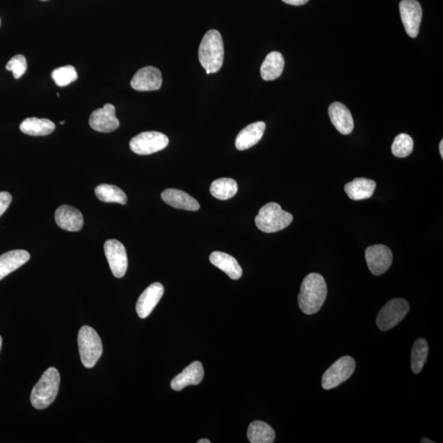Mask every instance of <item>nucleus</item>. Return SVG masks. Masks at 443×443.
Masks as SVG:
<instances>
[{
    "mask_svg": "<svg viewBox=\"0 0 443 443\" xmlns=\"http://www.w3.org/2000/svg\"><path fill=\"white\" fill-rule=\"evenodd\" d=\"M61 385V374L56 368L50 367L45 371L33 387L31 403L33 408L44 410L49 408L58 395Z\"/></svg>",
    "mask_w": 443,
    "mask_h": 443,
    "instance_id": "obj_3",
    "label": "nucleus"
},
{
    "mask_svg": "<svg viewBox=\"0 0 443 443\" xmlns=\"http://www.w3.org/2000/svg\"><path fill=\"white\" fill-rule=\"evenodd\" d=\"M27 68L26 59L22 54L13 56L6 65V70L13 73L15 79H19L24 74Z\"/></svg>",
    "mask_w": 443,
    "mask_h": 443,
    "instance_id": "obj_31",
    "label": "nucleus"
},
{
    "mask_svg": "<svg viewBox=\"0 0 443 443\" xmlns=\"http://www.w3.org/2000/svg\"><path fill=\"white\" fill-rule=\"evenodd\" d=\"M285 61L282 54L273 51L269 53L260 67V74L264 81H273L282 75Z\"/></svg>",
    "mask_w": 443,
    "mask_h": 443,
    "instance_id": "obj_23",
    "label": "nucleus"
},
{
    "mask_svg": "<svg viewBox=\"0 0 443 443\" xmlns=\"http://www.w3.org/2000/svg\"><path fill=\"white\" fill-rule=\"evenodd\" d=\"M41 1H47V0H41Z\"/></svg>",
    "mask_w": 443,
    "mask_h": 443,
    "instance_id": "obj_39",
    "label": "nucleus"
},
{
    "mask_svg": "<svg viewBox=\"0 0 443 443\" xmlns=\"http://www.w3.org/2000/svg\"><path fill=\"white\" fill-rule=\"evenodd\" d=\"M266 124L264 122H257L245 127L237 135L235 141L236 147L239 150H245L257 145L266 131Z\"/></svg>",
    "mask_w": 443,
    "mask_h": 443,
    "instance_id": "obj_18",
    "label": "nucleus"
},
{
    "mask_svg": "<svg viewBox=\"0 0 443 443\" xmlns=\"http://www.w3.org/2000/svg\"><path fill=\"white\" fill-rule=\"evenodd\" d=\"M204 376L202 364L200 362H194L172 379L171 387L176 392H180L187 386L198 385L202 382Z\"/></svg>",
    "mask_w": 443,
    "mask_h": 443,
    "instance_id": "obj_15",
    "label": "nucleus"
},
{
    "mask_svg": "<svg viewBox=\"0 0 443 443\" xmlns=\"http://www.w3.org/2000/svg\"><path fill=\"white\" fill-rule=\"evenodd\" d=\"M77 341L82 364L88 369L93 368L103 353L102 341L97 332L89 326L81 327Z\"/></svg>",
    "mask_w": 443,
    "mask_h": 443,
    "instance_id": "obj_5",
    "label": "nucleus"
},
{
    "mask_svg": "<svg viewBox=\"0 0 443 443\" xmlns=\"http://www.w3.org/2000/svg\"><path fill=\"white\" fill-rule=\"evenodd\" d=\"M428 355V345L426 339H419L415 341L411 351V369L414 373L422 371L427 362Z\"/></svg>",
    "mask_w": 443,
    "mask_h": 443,
    "instance_id": "obj_28",
    "label": "nucleus"
},
{
    "mask_svg": "<svg viewBox=\"0 0 443 443\" xmlns=\"http://www.w3.org/2000/svg\"><path fill=\"white\" fill-rule=\"evenodd\" d=\"M355 371V362L351 356H342L328 368L322 377L323 389L330 390L348 380Z\"/></svg>",
    "mask_w": 443,
    "mask_h": 443,
    "instance_id": "obj_7",
    "label": "nucleus"
},
{
    "mask_svg": "<svg viewBox=\"0 0 443 443\" xmlns=\"http://www.w3.org/2000/svg\"><path fill=\"white\" fill-rule=\"evenodd\" d=\"M422 443H435V442L432 441V440H428V438H422L421 441Z\"/></svg>",
    "mask_w": 443,
    "mask_h": 443,
    "instance_id": "obj_35",
    "label": "nucleus"
},
{
    "mask_svg": "<svg viewBox=\"0 0 443 443\" xmlns=\"http://www.w3.org/2000/svg\"><path fill=\"white\" fill-rule=\"evenodd\" d=\"M440 152L441 154V156L442 159H443V140H441L440 145Z\"/></svg>",
    "mask_w": 443,
    "mask_h": 443,
    "instance_id": "obj_34",
    "label": "nucleus"
},
{
    "mask_svg": "<svg viewBox=\"0 0 443 443\" xmlns=\"http://www.w3.org/2000/svg\"><path fill=\"white\" fill-rule=\"evenodd\" d=\"M12 199L13 198L10 193H6V191L0 193V217L3 216V213L6 211L9 205H10Z\"/></svg>",
    "mask_w": 443,
    "mask_h": 443,
    "instance_id": "obj_32",
    "label": "nucleus"
},
{
    "mask_svg": "<svg viewBox=\"0 0 443 443\" xmlns=\"http://www.w3.org/2000/svg\"><path fill=\"white\" fill-rule=\"evenodd\" d=\"M210 262L221 269L232 280H237L242 276V268L237 260L232 255L221 251H214L209 257Z\"/></svg>",
    "mask_w": 443,
    "mask_h": 443,
    "instance_id": "obj_21",
    "label": "nucleus"
},
{
    "mask_svg": "<svg viewBox=\"0 0 443 443\" xmlns=\"http://www.w3.org/2000/svg\"><path fill=\"white\" fill-rule=\"evenodd\" d=\"M163 292L164 289L161 283L154 282L141 293L136 305V313L140 318H147L152 314L163 298Z\"/></svg>",
    "mask_w": 443,
    "mask_h": 443,
    "instance_id": "obj_14",
    "label": "nucleus"
},
{
    "mask_svg": "<svg viewBox=\"0 0 443 443\" xmlns=\"http://www.w3.org/2000/svg\"><path fill=\"white\" fill-rule=\"evenodd\" d=\"M198 442V443H210V441L209 440H205V438H204V440H200Z\"/></svg>",
    "mask_w": 443,
    "mask_h": 443,
    "instance_id": "obj_36",
    "label": "nucleus"
},
{
    "mask_svg": "<svg viewBox=\"0 0 443 443\" xmlns=\"http://www.w3.org/2000/svg\"><path fill=\"white\" fill-rule=\"evenodd\" d=\"M3 340L1 336H0V351H1Z\"/></svg>",
    "mask_w": 443,
    "mask_h": 443,
    "instance_id": "obj_37",
    "label": "nucleus"
},
{
    "mask_svg": "<svg viewBox=\"0 0 443 443\" xmlns=\"http://www.w3.org/2000/svg\"><path fill=\"white\" fill-rule=\"evenodd\" d=\"M376 188V182L368 178L358 177L345 186L348 198L353 200L371 198Z\"/></svg>",
    "mask_w": 443,
    "mask_h": 443,
    "instance_id": "obj_22",
    "label": "nucleus"
},
{
    "mask_svg": "<svg viewBox=\"0 0 443 443\" xmlns=\"http://www.w3.org/2000/svg\"><path fill=\"white\" fill-rule=\"evenodd\" d=\"M248 437L251 443H272L275 440V432L267 423L255 420L249 426Z\"/></svg>",
    "mask_w": 443,
    "mask_h": 443,
    "instance_id": "obj_25",
    "label": "nucleus"
},
{
    "mask_svg": "<svg viewBox=\"0 0 443 443\" xmlns=\"http://www.w3.org/2000/svg\"><path fill=\"white\" fill-rule=\"evenodd\" d=\"M31 258L26 250H15L0 255V280L24 266Z\"/></svg>",
    "mask_w": 443,
    "mask_h": 443,
    "instance_id": "obj_20",
    "label": "nucleus"
},
{
    "mask_svg": "<svg viewBox=\"0 0 443 443\" xmlns=\"http://www.w3.org/2000/svg\"><path fill=\"white\" fill-rule=\"evenodd\" d=\"M410 305L408 300L403 298L392 299L379 312L376 322L379 330L388 331L403 321L408 314Z\"/></svg>",
    "mask_w": 443,
    "mask_h": 443,
    "instance_id": "obj_6",
    "label": "nucleus"
},
{
    "mask_svg": "<svg viewBox=\"0 0 443 443\" xmlns=\"http://www.w3.org/2000/svg\"><path fill=\"white\" fill-rule=\"evenodd\" d=\"M170 143L168 136L159 131H145L134 137L130 141L132 152L148 155L161 152Z\"/></svg>",
    "mask_w": 443,
    "mask_h": 443,
    "instance_id": "obj_8",
    "label": "nucleus"
},
{
    "mask_svg": "<svg viewBox=\"0 0 443 443\" xmlns=\"http://www.w3.org/2000/svg\"><path fill=\"white\" fill-rule=\"evenodd\" d=\"M89 124L95 131L108 134L120 127V121L116 117V109L111 104H106L90 114Z\"/></svg>",
    "mask_w": 443,
    "mask_h": 443,
    "instance_id": "obj_12",
    "label": "nucleus"
},
{
    "mask_svg": "<svg viewBox=\"0 0 443 443\" xmlns=\"http://www.w3.org/2000/svg\"><path fill=\"white\" fill-rule=\"evenodd\" d=\"M328 295L325 280L321 274H308L301 283L298 295L299 307L304 314L312 315L321 309Z\"/></svg>",
    "mask_w": 443,
    "mask_h": 443,
    "instance_id": "obj_1",
    "label": "nucleus"
},
{
    "mask_svg": "<svg viewBox=\"0 0 443 443\" xmlns=\"http://www.w3.org/2000/svg\"><path fill=\"white\" fill-rule=\"evenodd\" d=\"M399 8L406 33L411 38H417L422 19V8L420 3L417 0H403Z\"/></svg>",
    "mask_w": 443,
    "mask_h": 443,
    "instance_id": "obj_11",
    "label": "nucleus"
},
{
    "mask_svg": "<svg viewBox=\"0 0 443 443\" xmlns=\"http://www.w3.org/2000/svg\"><path fill=\"white\" fill-rule=\"evenodd\" d=\"M333 126L342 135H349L354 129V120L348 108L344 104L335 102L328 108Z\"/></svg>",
    "mask_w": 443,
    "mask_h": 443,
    "instance_id": "obj_17",
    "label": "nucleus"
},
{
    "mask_svg": "<svg viewBox=\"0 0 443 443\" xmlns=\"http://www.w3.org/2000/svg\"><path fill=\"white\" fill-rule=\"evenodd\" d=\"M65 121H62V122H61V125L65 124Z\"/></svg>",
    "mask_w": 443,
    "mask_h": 443,
    "instance_id": "obj_38",
    "label": "nucleus"
},
{
    "mask_svg": "<svg viewBox=\"0 0 443 443\" xmlns=\"http://www.w3.org/2000/svg\"><path fill=\"white\" fill-rule=\"evenodd\" d=\"M95 195L102 202L105 203H118L126 204L127 195L120 187L113 185L102 184L95 187Z\"/></svg>",
    "mask_w": 443,
    "mask_h": 443,
    "instance_id": "obj_27",
    "label": "nucleus"
},
{
    "mask_svg": "<svg viewBox=\"0 0 443 443\" xmlns=\"http://www.w3.org/2000/svg\"><path fill=\"white\" fill-rule=\"evenodd\" d=\"M414 140L408 134H401L396 136L392 145V152L397 158H405L412 153Z\"/></svg>",
    "mask_w": 443,
    "mask_h": 443,
    "instance_id": "obj_29",
    "label": "nucleus"
},
{
    "mask_svg": "<svg viewBox=\"0 0 443 443\" xmlns=\"http://www.w3.org/2000/svg\"><path fill=\"white\" fill-rule=\"evenodd\" d=\"M162 81L161 72L156 67L149 66L136 73L131 86L137 91H153L161 89Z\"/></svg>",
    "mask_w": 443,
    "mask_h": 443,
    "instance_id": "obj_13",
    "label": "nucleus"
},
{
    "mask_svg": "<svg viewBox=\"0 0 443 443\" xmlns=\"http://www.w3.org/2000/svg\"><path fill=\"white\" fill-rule=\"evenodd\" d=\"M51 76L58 86L63 88V86H67L77 79V72L74 67L67 65L54 70Z\"/></svg>",
    "mask_w": 443,
    "mask_h": 443,
    "instance_id": "obj_30",
    "label": "nucleus"
},
{
    "mask_svg": "<svg viewBox=\"0 0 443 443\" xmlns=\"http://www.w3.org/2000/svg\"><path fill=\"white\" fill-rule=\"evenodd\" d=\"M54 218L58 226L66 231L79 232L84 225L82 214L79 209L70 205H61L58 207Z\"/></svg>",
    "mask_w": 443,
    "mask_h": 443,
    "instance_id": "obj_16",
    "label": "nucleus"
},
{
    "mask_svg": "<svg viewBox=\"0 0 443 443\" xmlns=\"http://www.w3.org/2000/svg\"><path fill=\"white\" fill-rule=\"evenodd\" d=\"M210 193L216 199L227 200L234 198L239 191L236 182L232 178H219L210 186Z\"/></svg>",
    "mask_w": 443,
    "mask_h": 443,
    "instance_id": "obj_26",
    "label": "nucleus"
},
{
    "mask_svg": "<svg viewBox=\"0 0 443 443\" xmlns=\"http://www.w3.org/2000/svg\"><path fill=\"white\" fill-rule=\"evenodd\" d=\"M292 220L293 216L291 214L282 210L280 204L271 202L259 209L255 221L260 231L273 234L285 229L291 225Z\"/></svg>",
    "mask_w": 443,
    "mask_h": 443,
    "instance_id": "obj_4",
    "label": "nucleus"
},
{
    "mask_svg": "<svg viewBox=\"0 0 443 443\" xmlns=\"http://www.w3.org/2000/svg\"><path fill=\"white\" fill-rule=\"evenodd\" d=\"M283 2L290 6H300L309 2V0H282Z\"/></svg>",
    "mask_w": 443,
    "mask_h": 443,
    "instance_id": "obj_33",
    "label": "nucleus"
},
{
    "mask_svg": "<svg viewBox=\"0 0 443 443\" xmlns=\"http://www.w3.org/2000/svg\"><path fill=\"white\" fill-rule=\"evenodd\" d=\"M104 248L113 276L117 278L124 277L129 266L125 246L120 241L111 239L105 241Z\"/></svg>",
    "mask_w": 443,
    "mask_h": 443,
    "instance_id": "obj_9",
    "label": "nucleus"
},
{
    "mask_svg": "<svg viewBox=\"0 0 443 443\" xmlns=\"http://www.w3.org/2000/svg\"><path fill=\"white\" fill-rule=\"evenodd\" d=\"M161 198L164 202L178 209L198 211L200 207L198 200L189 194L186 193L184 191L172 188L167 189L163 191Z\"/></svg>",
    "mask_w": 443,
    "mask_h": 443,
    "instance_id": "obj_19",
    "label": "nucleus"
},
{
    "mask_svg": "<svg viewBox=\"0 0 443 443\" xmlns=\"http://www.w3.org/2000/svg\"><path fill=\"white\" fill-rule=\"evenodd\" d=\"M225 58V47L222 35L217 30H210L204 35L199 48L200 65L207 74L221 70Z\"/></svg>",
    "mask_w": 443,
    "mask_h": 443,
    "instance_id": "obj_2",
    "label": "nucleus"
},
{
    "mask_svg": "<svg viewBox=\"0 0 443 443\" xmlns=\"http://www.w3.org/2000/svg\"><path fill=\"white\" fill-rule=\"evenodd\" d=\"M392 259V250L385 245L369 246L365 250V259L369 271L376 276L382 275L389 269Z\"/></svg>",
    "mask_w": 443,
    "mask_h": 443,
    "instance_id": "obj_10",
    "label": "nucleus"
},
{
    "mask_svg": "<svg viewBox=\"0 0 443 443\" xmlns=\"http://www.w3.org/2000/svg\"><path fill=\"white\" fill-rule=\"evenodd\" d=\"M54 129V123L47 118H29L20 124L22 132L34 136H48L51 134Z\"/></svg>",
    "mask_w": 443,
    "mask_h": 443,
    "instance_id": "obj_24",
    "label": "nucleus"
}]
</instances>
